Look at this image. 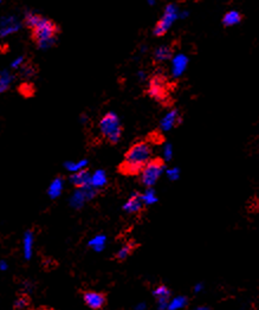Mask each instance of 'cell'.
Segmentation results:
<instances>
[{"instance_id":"obj_1","label":"cell","mask_w":259,"mask_h":310,"mask_svg":"<svg viewBox=\"0 0 259 310\" xmlns=\"http://www.w3.org/2000/svg\"><path fill=\"white\" fill-rule=\"evenodd\" d=\"M153 148L148 141L135 142L125 153L118 171L124 175H138L152 160Z\"/></svg>"},{"instance_id":"obj_2","label":"cell","mask_w":259,"mask_h":310,"mask_svg":"<svg viewBox=\"0 0 259 310\" xmlns=\"http://www.w3.org/2000/svg\"><path fill=\"white\" fill-rule=\"evenodd\" d=\"M60 32L58 24L42 16L39 22L30 30L31 40L37 47H47L54 43Z\"/></svg>"},{"instance_id":"obj_3","label":"cell","mask_w":259,"mask_h":310,"mask_svg":"<svg viewBox=\"0 0 259 310\" xmlns=\"http://www.w3.org/2000/svg\"><path fill=\"white\" fill-rule=\"evenodd\" d=\"M98 127H100L102 136L107 140L109 144L115 145L120 141L123 129H122L120 118H118L115 112H107V114L101 118Z\"/></svg>"},{"instance_id":"obj_4","label":"cell","mask_w":259,"mask_h":310,"mask_svg":"<svg viewBox=\"0 0 259 310\" xmlns=\"http://www.w3.org/2000/svg\"><path fill=\"white\" fill-rule=\"evenodd\" d=\"M163 171H165V165H163L162 160L152 159L147 165L143 167L142 171L140 172L141 182L146 187H153L158 182Z\"/></svg>"},{"instance_id":"obj_5","label":"cell","mask_w":259,"mask_h":310,"mask_svg":"<svg viewBox=\"0 0 259 310\" xmlns=\"http://www.w3.org/2000/svg\"><path fill=\"white\" fill-rule=\"evenodd\" d=\"M148 95L156 101H165L168 96V82L161 74L155 75L148 83Z\"/></svg>"},{"instance_id":"obj_6","label":"cell","mask_w":259,"mask_h":310,"mask_svg":"<svg viewBox=\"0 0 259 310\" xmlns=\"http://www.w3.org/2000/svg\"><path fill=\"white\" fill-rule=\"evenodd\" d=\"M178 17H179V12L175 5L170 4L167 6L165 11H163L161 19L156 23V25L154 27V35L158 37L165 35V33L170 29V26L173 25V23L178 19Z\"/></svg>"},{"instance_id":"obj_7","label":"cell","mask_w":259,"mask_h":310,"mask_svg":"<svg viewBox=\"0 0 259 310\" xmlns=\"http://www.w3.org/2000/svg\"><path fill=\"white\" fill-rule=\"evenodd\" d=\"M82 296H83V301L85 304L94 310L102 309L105 305V303H107V297H105L103 292L87 290L82 294Z\"/></svg>"},{"instance_id":"obj_8","label":"cell","mask_w":259,"mask_h":310,"mask_svg":"<svg viewBox=\"0 0 259 310\" xmlns=\"http://www.w3.org/2000/svg\"><path fill=\"white\" fill-rule=\"evenodd\" d=\"M153 295H154L156 302H158L159 310H167V305H168V302L170 299L169 289L167 288L166 285H159V287L154 289Z\"/></svg>"},{"instance_id":"obj_9","label":"cell","mask_w":259,"mask_h":310,"mask_svg":"<svg viewBox=\"0 0 259 310\" xmlns=\"http://www.w3.org/2000/svg\"><path fill=\"white\" fill-rule=\"evenodd\" d=\"M71 183L77 189H85V187L91 186V174L85 169H81V171L75 172L70 178Z\"/></svg>"},{"instance_id":"obj_10","label":"cell","mask_w":259,"mask_h":310,"mask_svg":"<svg viewBox=\"0 0 259 310\" xmlns=\"http://www.w3.org/2000/svg\"><path fill=\"white\" fill-rule=\"evenodd\" d=\"M142 206L143 203L141 199V194L133 193L123 205V210L129 214H136L142 210Z\"/></svg>"},{"instance_id":"obj_11","label":"cell","mask_w":259,"mask_h":310,"mask_svg":"<svg viewBox=\"0 0 259 310\" xmlns=\"http://www.w3.org/2000/svg\"><path fill=\"white\" fill-rule=\"evenodd\" d=\"M180 121V114L176 109H173L172 111L167 112V114L163 116L161 120V123H160V127H161L162 131H170L172 128H174L176 125L179 123Z\"/></svg>"},{"instance_id":"obj_12","label":"cell","mask_w":259,"mask_h":310,"mask_svg":"<svg viewBox=\"0 0 259 310\" xmlns=\"http://www.w3.org/2000/svg\"><path fill=\"white\" fill-rule=\"evenodd\" d=\"M187 64H188V58L185 54H176L172 59V75L174 77H179L186 70Z\"/></svg>"},{"instance_id":"obj_13","label":"cell","mask_w":259,"mask_h":310,"mask_svg":"<svg viewBox=\"0 0 259 310\" xmlns=\"http://www.w3.org/2000/svg\"><path fill=\"white\" fill-rule=\"evenodd\" d=\"M243 19V16L238 11H228L223 18V24L225 26H233L239 24Z\"/></svg>"},{"instance_id":"obj_14","label":"cell","mask_w":259,"mask_h":310,"mask_svg":"<svg viewBox=\"0 0 259 310\" xmlns=\"http://www.w3.org/2000/svg\"><path fill=\"white\" fill-rule=\"evenodd\" d=\"M30 303H31V298H30L29 294L22 292L17 296L15 303H13V309L15 310H25L29 308Z\"/></svg>"},{"instance_id":"obj_15","label":"cell","mask_w":259,"mask_h":310,"mask_svg":"<svg viewBox=\"0 0 259 310\" xmlns=\"http://www.w3.org/2000/svg\"><path fill=\"white\" fill-rule=\"evenodd\" d=\"M105 183H107V175H105L103 171H97L91 175L90 185L93 186L94 189H101Z\"/></svg>"},{"instance_id":"obj_16","label":"cell","mask_w":259,"mask_h":310,"mask_svg":"<svg viewBox=\"0 0 259 310\" xmlns=\"http://www.w3.org/2000/svg\"><path fill=\"white\" fill-rule=\"evenodd\" d=\"M172 47L169 45H162L158 47V49L155 50V59L159 60V62H163V60L169 59L170 57H172Z\"/></svg>"},{"instance_id":"obj_17","label":"cell","mask_w":259,"mask_h":310,"mask_svg":"<svg viewBox=\"0 0 259 310\" xmlns=\"http://www.w3.org/2000/svg\"><path fill=\"white\" fill-rule=\"evenodd\" d=\"M187 305V298L185 296H175L174 298L169 299L167 310H181Z\"/></svg>"},{"instance_id":"obj_18","label":"cell","mask_w":259,"mask_h":310,"mask_svg":"<svg viewBox=\"0 0 259 310\" xmlns=\"http://www.w3.org/2000/svg\"><path fill=\"white\" fill-rule=\"evenodd\" d=\"M141 199L145 205H153L158 202V196H156V192L153 190V187H147V190L141 194Z\"/></svg>"},{"instance_id":"obj_19","label":"cell","mask_w":259,"mask_h":310,"mask_svg":"<svg viewBox=\"0 0 259 310\" xmlns=\"http://www.w3.org/2000/svg\"><path fill=\"white\" fill-rule=\"evenodd\" d=\"M134 249H135V244L133 243V241H129V243L124 244L123 246H122V247L120 249V250L117 251V254H116V260H118V261H124L125 258H127V257L129 256V255L132 254Z\"/></svg>"},{"instance_id":"obj_20","label":"cell","mask_w":259,"mask_h":310,"mask_svg":"<svg viewBox=\"0 0 259 310\" xmlns=\"http://www.w3.org/2000/svg\"><path fill=\"white\" fill-rule=\"evenodd\" d=\"M42 18V16L38 15V13H27V15L25 16V18H24V26L26 27V29L31 30L33 26L36 25L37 23L39 22V19Z\"/></svg>"},{"instance_id":"obj_21","label":"cell","mask_w":259,"mask_h":310,"mask_svg":"<svg viewBox=\"0 0 259 310\" xmlns=\"http://www.w3.org/2000/svg\"><path fill=\"white\" fill-rule=\"evenodd\" d=\"M11 86V76L6 73H0V94H4Z\"/></svg>"},{"instance_id":"obj_22","label":"cell","mask_w":259,"mask_h":310,"mask_svg":"<svg viewBox=\"0 0 259 310\" xmlns=\"http://www.w3.org/2000/svg\"><path fill=\"white\" fill-rule=\"evenodd\" d=\"M105 240H107V238H105L104 236H96L89 241V245L94 249V250L101 251V250H103V247L105 245Z\"/></svg>"},{"instance_id":"obj_23","label":"cell","mask_w":259,"mask_h":310,"mask_svg":"<svg viewBox=\"0 0 259 310\" xmlns=\"http://www.w3.org/2000/svg\"><path fill=\"white\" fill-rule=\"evenodd\" d=\"M62 190H63V181H62V179H56L53 181L52 185H51V187H50L51 197L59 196L60 192H62Z\"/></svg>"},{"instance_id":"obj_24","label":"cell","mask_w":259,"mask_h":310,"mask_svg":"<svg viewBox=\"0 0 259 310\" xmlns=\"http://www.w3.org/2000/svg\"><path fill=\"white\" fill-rule=\"evenodd\" d=\"M166 175L168 176L169 180H178L179 176H180V171L179 168H176V167H174V168H169L166 171Z\"/></svg>"},{"instance_id":"obj_25","label":"cell","mask_w":259,"mask_h":310,"mask_svg":"<svg viewBox=\"0 0 259 310\" xmlns=\"http://www.w3.org/2000/svg\"><path fill=\"white\" fill-rule=\"evenodd\" d=\"M162 156L165 160H170L173 156V147L169 144H166L162 148Z\"/></svg>"},{"instance_id":"obj_26","label":"cell","mask_w":259,"mask_h":310,"mask_svg":"<svg viewBox=\"0 0 259 310\" xmlns=\"http://www.w3.org/2000/svg\"><path fill=\"white\" fill-rule=\"evenodd\" d=\"M85 165H87V162H85V161H81V162H77V163H69V165H68V168L75 173V172L81 171V169H84Z\"/></svg>"},{"instance_id":"obj_27","label":"cell","mask_w":259,"mask_h":310,"mask_svg":"<svg viewBox=\"0 0 259 310\" xmlns=\"http://www.w3.org/2000/svg\"><path fill=\"white\" fill-rule=\"evenodd\" d=\"M193 290H194V292H196V294H200V292L204 290V285L201 283H198L196 287H194Z\"/></svg>"},{"instance_id":"obj_28","label":"cell","mask_w":259,"mask_h":310,"mask_svg":"<svg viewBox=\"0 0 259 310\" xmlns=\"http://www.w3.org/2000/svg\"><path fill=\"white\" fill-rule=\"evenodd\" d=\"M29 310H56V309L50 308V306H37V308H32V309H29Z\"/></svg>"},{"instance_id":"obj_29","label":"cell","mask_w":259,"mask_h":310,"mask_svg":"<svg viewBox=\"0 0 259 310\" xmlns=\"http://www.w3.org/2000/svg\"><path fill=\"white\" fill-rule=\"evenodd\" d=\"M145 309H146L145 303H140L139 305H136V310H145Z\"/></svg>"},{"instance_id":"obj_30","label":"cell","mask_w":259,"mask_h":310,"mask_svg":"<svg viewBox=\"0 0 259 310\" xmlns=\"http://www.w3.org/2000/svg\"><path fill=\"white\" fill-rule=\"evenodd\" d=\"M194 310H211L209 306H206V305H199V306H197L196 309Z\"/></svg>"},{"instance_id":"obj_31","label":"cell","mask_w":259,"mask_h":310,"mask_svg":"<svg viewBox=\"0 0 259 310\" xmlns=\"http://www.w3.org/2000/svg\"><path fill=\"white\" fill-rule=\"evenodd\" d=\"M2 2H3V0H0V3H2Z\"/></svg>"}]
</instances>
